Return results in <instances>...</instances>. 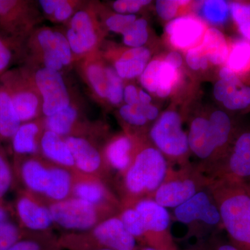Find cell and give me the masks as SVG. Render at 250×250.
Returning <instances> with one entry per match:
<instances>
[{
    "label": "cell",
    "mask_w": 250,
    "mask_h": 250,
    "mask_svg": "<svg viewBox=\"0 0 250 250\" xmlns=\"http://www.w3.org/2000/svg\"><path fill=\"white\" fill-rule=\"evenodd\" d=\"M238 133L231 116L223 110L192 118L188 133L189 148L207 177L226 156Z\"/></svg>",
    "instance_id": "obj_1"
},
{
    "label": "cell",
    "mask_w": 250,
    "mask_h": 250,
    "mask_svg": "<svg viewBox=\"0 0 250 250\" xmlns=\"http://www.w3.org/2000/svg\"><path fill=\"white\" fill-rule=\"evenodd\" d=\"M208 188L229 243L238 250H250V196L244 184L238 179L221 177L210 179Z\"/></svg>",
    "instance_id": "obj_2"
},
{
    "label": "cell",
    "mask_w": 250,
    "mask_h": 250,
    "mask_svg": "<svg viewBox=\"0 0 250 250\" xmlns=\"http://www.w3.org/2000/svg\"><path fill=\"white\" fill-rule=\"evenodd\" d=\"M169 166L147 136H139L129 167L121 174L125 191L121 207H129L141 199L151 198L165 178Z\"/></svg>",
    "instance_id": "obj_3"
},
{
    "label": "cell",
    "mask_w": 250,
    "mask_h": 250,
    "mask_svg": "<svg viewBox=\"0 0 250 250\" xmlns=\"http://www.w3.org/2000/svg\"><path fill=\"white\" fill-rule=\"evenodd\" d=\"M59 244L69 250H139L140 248L118 215L104 219L86 232L62 237Z\"/></svg>",
    "instance_id": "obj_4"
},
{
    "label": "cell",
    "mask_w": 250,
    "mask_h": 250,
    "mask_svg": "<svg viewBox=\"0 0 250 250\" xmlns=\"http://www.w3.org/2000/svg\"><path fill=\"white\" fill-rule=\"evenodd\" d=\"M173 217L187 226L185 239L194 238L202 241L223 230L218 206L208 187L174 208Z\"/></svg>",
    "instance_id": "obj_5"
},
{
    "label": "cell",
    "mask_w": 250,
    "mask_h": 250,
    "mask_svg": "<svg viewBox=\"0 0 250 250\" xmlns=\"http://www.w3.org/2000/svg\"><path fill=\"white\" fill-rule=\"evenodd\" d=\"M147 138L171 167L190 163L188 134L184 131L182 116L175 110L168 109L160 115L149 128Z\"/></svg>",
    "instance_id": "obj_6"
},
{
    "label": "cell",
    "mask_w": 250,
    "mask_h": 250,
    "mask_svg": "<svg viewBox=\"0 0 250 250\" xmlns=\"http://www.w3.org/2000/svg\"><path fill=\"white\" fill-rule=\"evenodd\" d=\"M210 179L198 166L189 163L174 168L169 166L162 183L151 199L165 208H176L208 187Z\"/></svg>",
    "instance_id": "obj_7"
},
{
    "label": "cell",
    "mask_w": 250,
    "mask_h": 250,
    "mask_svg": "<svg viewBox=\"0 0 250 250\" xmlns=\"http://www.w3.org/2000/svg\"><path fill=\"white\" fill-rule=\"evenodd\" d=\"M0 83L9 94L21 123L40 118L42 114V101L32 70L21 67L7 70L0 77Z\"/></svg>",
    "instance_id": "obj_8"
},
{
    "label": "cell",
    "mask_w": 250,
    "mask_h": 250,
    "mask_svg": "<svg viewBox=\"0 0 250 250\" xmlns=\"http://www.w3.org/2000/svg\"><path fill=\"white\" fill-rule=\"evenodd\" d=\"M104 29L99 21L93 4H87L77 11L66 23L64 31L75 61L85 58L98 50Z\"/></svg>",
    "instance_id": "obj_9"
},
{
    "label": "cell",
    "mask_w": 250,
    "mask_h": 250,
    "mask_svg": "<svg viewBox=\"0 0 250 250\" xmlns=\"http://www.w3.org/2000/svg\"><path fill=\"white\" fill-rule=\"evenodd\" d=\"M53 223L65 229L86 232L111 213L77 197H68L49 205Z\"/></svg>",
    "instance_id": "obj_10"
},
{
    "label": "cell",
    "mask_w": 250,
    "mask_h": 250,
    "mask_svg": "<svg viewBox=\"0 0 250 250\" xmlns=\"http://www.w3.org/2000/svg\"><path fill=\"white\" fill-rule=\"evenodd\" d=\"M129 207L139 212L144 225L145 236L141 247L178 250L170 231V215L165 207L151 198L141 199Z\"/></svg>",
    "instance_id": "obj_11"
},
{
    "label": "cell",
    "mask_w": 250,
    "mask_h": 250,
    "mask_svg": "<svg viewBox=\"0 0 250 250\" xmlns=\"http://www.w3.org/2000/svg\"><path fill=\"white\" fill-rule=\"evenodd\" d=\"M33 3L23 0H0V31L4 37L17 45L18 41L29 37L39 14Z\"/></svg>",
    "instance_id": "obj_12"
},
{
    "label": "cell",
    "mask_w": 250,
    "mask_h": 250,
    "mask_svg": "<svg viewBox=\"0 0 250 250\" xmlns=\"http://www.w3.org/2000/svg\"><path fill=\"white\" fill-rule=\"evenodd\" d=\"M33 76L42 98L44 116H52L71 104V96L62 72L40 67L33 72Z\"/></svg>",
    "instance_id": "obj_13"
},
{
    "label": "cell",
    "mask_w": 250,
    "mask_h": 250,
    "mask_svg": "<svg viewBox=\"0 0 250 250\" xmlns=\"http://www.w3.org/2000/svg\"><path fill=\"white\" fill-rule=\"evenodd\" d=\"M221 177L250 182V130L238 131L226 156L208 177Z\"/></svg>",
    "instance_id": "obj_14"
},
{
    "label": "cell",
    "mask_w": 250,
    "mask_h": 250,
    "mask_svg": "<svg viewBox=\"0 0 250 250\" xmlns=\"http://www.w3.org/2000/svg\"><path fill=\"white\" fill-rule=\"evenodd\" d=\"M145 90L160 98H167L180 81V72L164 59H152L139 77Z\"/></svg>",
    "instance_id": "obj_15"
},
{
    "label": "cell",
    "mask_w": 250,
    "mask_h": 250,
    "mask_svg": "<svg viewBox=\"0 0 250 250\" xmlns=\"http://www.w3.org/2000/svg\"><path fill=\"white\" fill-rule=\"evenodd\" d=\"M207 27L195 15H183L167 22L166 34L176 51H187L201 43Z\"/></svg>",
    "instance_id": "obj_16"
},
{
    "label": "cell",
    "mask_w": 250,
    "mask_h": 250,
    "mask_svg": "<svg viewBox=\"0 0 250 250\" xmlns=\"http://www.w3.org/2000/svg\"><path fill=\"white\" fill-rule=\"evenodd\" d=\"M101 52L105 60L113 62V68L123 80H130L142 75L151 61V51L146 47L110 48Z\"/></svg>",
    "instance_id": "obj_17"
},
{
    "label": "cell",
    "mask_w": 250,
    "mask_h": 250,
    "mask_svg": "<svg viewBox=\"0 0 250 250\" xmlns=\"http://www.w3.org/2000/svg\"><path fill=\"white\" fill-rule=\"evenodd\" d=\"M27 49L31 60L39 62L42 56L50 53L59 54L61 59L70 52L65 32L55 28L41 27L34 29L27 38Z\"/></svg>",
    "instance_id": "obj_18"
},
{
    "label": "cell",
    "mask_w": 250,
    "mask_h": 250,
    "mask_svg": "<svg viewBox=\"0 0 250 250\" xmlns=\"http://www.w3.org/2000/svg\"><path fill=\"white\" fill-rule=\"evenodd\" d=\"M63 138L70 148L77 170L88 175H96L110 170L103 154L88 140L74 135Z\"/></svg>",
    "instance_id": "obj_19"
},
{
    "label": "cell",
    "mask_w": 250,
    "mask_h": 250,
    "mask_svg": "<svg viewBox=\"0 0 250 250\" xmlns=\"http://www.w3.org/2000/svg\"><path fill=\"white\" fill-rule=\"evenodd\" d=\"M72 193L73 197L103 208L112 215H118L121 211V204L100 178L77 180L73 184Z\"/></svg>",
    "instance_id": "obj_20"
},
{
    "label": "cell",
    "mask_w": 250,
    "mask_h": 250,
    "mask_svg": "<svg viewBox=\"0 0 250 250\" xmlns=\"http://www.w3.org/2000/svg\"><path fill=\"white\" fill-rule=\"evenodd\" d=\"M16 212L21 225L30 231H46L54 223L49 207L39 203L28 192L18 197Z\"/></svg>",
    "instance_id": "obj_21"
},
{
    "label": "cell",
    "mask_w": 250,
    "mask_h": 250,
    "mask_svg": "<svg viewBox=\"0 0 250 250\" xmlns=\"http://www.w3.org/2000/svg\"><path fill=\"white\" fill-rule=\"evenodd\" d=\"M213 96L227 111L241 112L250 109V85L238 77L219 79L213 86Z\"/></svg>",
    "instance_id": "obj_22"
},
{
    "label": "cell",
    "mask_w": 250,
    "mask_h": 250,
    "mask_svg": "<svg viewBox=\"0 0 250 250\" xmlns=\"http://www.w3.org/2000/svg\"><path fill=\"white\" fill-rule=\"evenodd\" d=\"M106 66L100 49L82 59L80 65L81 73L94 97L103 103H106L107 95Z\"/></svg>",
    "instance_id": "obj_23"
},
{
    "label": "cell",
    "mask_w": 250,
    "mask_h": 250,
    "mask_svg": "<svg viewBox=\"0 0 250 250\" xmlns=\"http://www.w3.org/2000/svg\"><path fill=\"white\" fill-rule=\"evenodd\" d=\"M139 136H134L125 132L110 140L103 152L104 157L110 169L116 170L120 174L127 169Z\"/></svg>",
    "instance_id": "obj_24"
},
{
    "label": "cell",
    "mask_w": 250,
    "mask_h": 250,
    "mask_svg": "<svg viewBox=\"0 0 250 250\" xmlns=\"http://www.w3.org/2000/svg\"><path fill=\"white\" fill-rule=\"evenodd\" d=\"M45 131L44 119L23 123L11 139L12 147L16 156L34 155L40 149L41 138Z\"/></svg>",
    "instance_id": "obj_25"
},
{
    "label": "cell",
    "mask_w": 250,
    "mask_h": 250,
    "mask_svg": "<svg viewBox=\"0 0 250 250\" xmlns=\"http://www.w3.org/2000/svg\"><path fill=\"white\" fill-rule=\"evenodd\" d=\"M18 173L22 183L32 193L44 195L50 179V167H47L35 158L20 161Z\"/></svg>",
    "instance_id": "obj_26"
},
{
    "label": "cell",
    "mask_w": 250,
    "mask_h": 250,
    "mask_svg": "<svg viewBox=\"0 0 250 250\" xmlns=\"http://www.w3.org/2000/svg\"><path fill=\"white\" fill-rule=\"evenodd\" d=\"M225 67L240 80L250 85V42L239 38L231 39Z\"/></svg>",
    "instance_id": "obj_27"
},
{
    "label": "cell",
    "mask_w": 250,
    "mask_h": 250,
    "mask_svg": "<svg viewBox=\"0 0 250 250\" xmlns=\"http://www.w3.org/2000/svg\"><path fill=\"white\" fill-rule=\"evenodd\" d=\"M40 150L49 161L66 168H75L70 148L62 136L45 130L41 138Z\"/></svg>",
    "instance_id": "obj_28"
},
{
    "label": "cell",
    "mask_w": 250,
    "mask_h": 250,
    "mask_svg": "<svg viewBox=\"0 0 250 250\" xmlns=\"http://www.w3.org/2000/svg\"><path fill=\"white\" fill-rule=\"evenodd\" d=\"M210 65L222 67L225 65L229 52L231 39L217 27L207 28L201 42Z\"/></svg>",
    "instance_id": "obj_29"
},
{
    "label": "cell",
    "mask_w": 250,
    "mask_h": 250,
    "mask_svg": "<svg viewBox=\"0 0 250 250\" xmlns=\"http://www.w3.org/2000/svg\"><path fill=\"white\" fill-rule=\"evenodd\" d=\"M80 119V111L77 105L72 103L67 107L54 113L52 116L45 117L44 125L45 130L66 137L72 136Z\"/></svg>",
    "instance_id": "obj_30"
},
{
    "label": "cell",
    "mask_w": 250,
    "mask_h": 250,
    "mask_svg": "<svg viewBox=\"0 0 250 250\" xmlns=\"http://www.w3.org/2000/svg\"><path fill=\"white\" fill-rule=\"evenodd\" d=\"M38 4L49 21L66 24L74 14L84 6L85 3L71 0H40Z\"/></svg>",
    "instance_id": "obj_31"
},
{
    "label": "cell",
    "mask_w": 250,
    "mask_h": 250,
    "mask_svg": "<svg viewBox=\"0 0 250 250\" xmlns=\"http://www.w3.org/2000/svg\"><path fill=\"white\" fill-rule=\"evenodd\" d=\"M21 124L9 94L0 83V141L11 140Z\"/></svg>",
    "instance_id": "obj_32"
},
{
    "label": "cell",
    "mask_w": 250,
    "mask_h": 250,
    "mask_svg": "<svg viewBox=\"0 0 250 250\" xmlns=\"http://www.w3.org/2000/svg\"><path fill=\"white\" fill-rule=\"evenodd\" d=\"M73 179L68 170L60 166L50 167V179L44 195L53 202L68 198L73 187Z\"/></svg>",
    "instance_id": "obj_33"
},
{
    "label": "cell",
    "mask_w": 250,
    "mask_h": 250,
    "mask_svg": "<svg viewBox=\"0 0 250 250\" xmlns=\"http://www.w3.org/2000/svg\"><path fill=\"white\" fill-rule=\"evenodd\" d=\"M200 19L213 27L224 25L230 17L229 1L206 0L200 1L198 7Z\"/></svg>",
    "instance_id": "obj_34"
},
{
    "label": "cell",
    "mask_w": 250,
    "mask_h": 250,
    "mask_svg": "<svg viewBox=\"0 0 250 250\" xmlns=\"http://www.w3.org/2000/svg\"><path fill=\"white\" fill-rule=\"evenodd\" d=\"M93 4L103 28L116 34L122 35L138 18L136 15L121 14L114 11L110 13L105 11L101 4L95 2Z\"/></svg>",
    "instance_id": "obj_35"
},
{
    "label": "cell",
    "mask_w": 250,
    "mask_h": 250,
    "mask_svg": "<svg viewBox=\"0 0 250 250\" xmlns=\"http://www.w3.org/2000/svg\"><path fill=\"white\" fill-rule=\"evenodd\" d=\"M230 17L243 39L250 42V1H229Z\"/></svg>",
    "instance_id": "obj_36"
},
{
    "label": "cell",
    "mask_w": 250,
    "mask_h": 250,
    "mask_svg": "<svg viewBox=\"0 0 250 250\" xmlns=\"http://www.w3.org/2000/svg\"><path fill=\"white\" fill-rule=\"evenodd\" d=\"M122 36L123 43L126 47H145L149 39L147 21L145 18H137Z\"/></svg>",
    "instance_id": "obj_37"
},
{
    "label": "cell",
    "mask_w": 250,
    "mask_h": 250,
    "mask_svg": "<svg viewBox=\"0 0 250 250\" xmlns=\"http://www.w3.org/2000/svg\"><path fill=\"white\" fill-rule=\"evenodd\" d=\"M118 215L124 224L125 228L134 237L139 246H142L145 229L142 218L139 212L132 207H122Z\"/></svg>",
    "instance_id": "obj_38"
},
{
    "label": "cell",
    "mask_w": 250,
    "mask_h": 250,
    "mask_svg": "<svg viewBox=\"0 0 250 250\" xmlns=\"http://www.w3.org/2000/svg\"><path fill=\"white\" fill-rule=\"evenodd\" d=\"M106 77H107V95L106 103L113 106H119L123 102L124 80H122L111 65L106 64Z\"/></svg>",
    "instance_id": "obj_39"
},
{
    "label": "cell",
    "mask_w": 250,
    "mask_h": 250,
    "mask_svg": "<svg viewBox=\"0 0 250 250\" xmlns=\"http://www.w3.org/2000/svg\"><path fill=\"white\" fill-rule=\"evenodd\" d=\"M26 238L21 229L9 220L0 222V250H9L15 243Z\"/></svg>",
    "instance_id": "obj_40"
},
{
    "label": "cell",
    "mask_w": 250,
    "mask_h": 250,
    "mask_svg": "<svg viewBox=\"0 0 250 250\" xmlns=\"http://www.w3.org/2000/svg\"><path fill=\"white\" fill-rule=\"evenodd\" d=\"M189 1H177V0H158L156 1V14L161 19L170 21L178 17L179 9L190 4Z\"/></svg>",
    "instance_id": "obj_41"
},
{
    "label": "cell",
    "mask_w": 250,
    "mask_h": 250,
    "mask_svg": "<svg viewBox=\"0 0 250 250\" xmlns=\"http://www.w3.org/2000/svg\"><path fill=\"white\" fill-rule=\"evenodd\" d=\"M185 61L189 68L196 72L207 70L210 64L201 44L188 49Z\"/></svg>",
    "instance_id": "obj_42"
},
{
    "label": "cell",
    "mask_w": 250,
    "mask_h": 250,
    "mask_svg": "<svg viewBox=\"0 0 250 250\" xmlns=\"http://www.w3.org/2000/svg\"><path fill=\"white\" fill-rule=\"evenodd\" d=\"M61 248L58 242L26 237L15 243L9 250H59Z\"/></svg>",
    "instance_id": "obj_43"
},
{
    "label": "cell",
    "mask_w": 250,
    "mask_h": 250,
    "mask_svg": "<svg viewBox=\"0 0 250 250\" xmlns=\"http://www.w3.org/2000/svg\"><path fill=\"white\" fill-rule=\"evenodd\" d=\"M14 180L12 168L5 154L4 149L0 146V201L9 191Z\"/></svg>",
    "instance_id": "obj_44"
},
{
    "label": "cell",
    "mask_w": 250,
    "mask_h": 250,
    "mask_svg": "<svg viewBox=\"0 0 250 250\" xmlns=\"http://www.w3.org/2000/svg\"><path fill=\"white\" fill-rule=\"evenodd\" d=\"M149 0H116L111 2V9L118 14L135 15L151 4Z\"/></svg>",
    "instance_id": "obj_45"
},
{
    "label": "cell",
    "mask_w": 250,
    "mask_h": 250,
    "mask_svg": "<svg viewBox=\"0 0 250 250\" xmlns=\"http://www.w3.org/2000/svg\"><path fill=\"white\" fill-rule=\"evenodd\" d=\"M217 237L216 235L204 241L197 242L195 246L186 250H240L230 243L220 241Z\"/></svg>",
    "instance_id": "obj_46"
},
{
    "label": "cell",
    "mask_w": 250,
    "mask_h": 250,
    "mask_svg": "<svg viewBox=\"0 0 250 250\" xmlns=\"http://www.w3.org/2000/svg\"><path fill=\"white\" fill-rule=\"evenodd\" d=\"M16 45V44H15ZM14 43L4 36H0V77L7 71V68L12 62V47Z\"/></svg>",
    "instance_id": "obj_47"
},
{
    "label": "cell",
    "mask_w": 250,
    "mask_h": 250,
    "mask_svg": "<svg viewBox=\"0 0 250 250\" xmlns=\"http://www.w3.org/2000/svg\"><path fill=\"white\" fill-rule=\"evenodd\" d=\"M133 106H134L136 111L139 112L140 114L144 116L149 123H152V125L160 116L159 109L155 106L152 104L139 103Z\"/></svg>",
    "instance_id": "obj_48"
},
{
    "label": "cell",
    "mask_w": 250,
    "mask_h": 250,
    "mask_svg": "<svg viewBox=\"0 0 250 250\" xmlns=\"http://www.w3.org/2000/svg\"><path fill=\"white\" fill-rule=\"evenodd\" d=\"M139 88L133 83H129L125 85L123 93V102L125 104L134 106L139 103Z\"/></svg>",
    "instance_id": "obj_49"
},
{
    "label": "cell",
    "mask_w": 250,
    "mask_h": 250,
    "mask_svg": "<svg viewBox=\"0 0 250 250\" xmlns=\"http://www.w3.org/2000/svg\"><path fill=\"white\" fill-rule=\"evenodd\" d=\"M164 60L168 62L175 68L180 70L181 67L184 63V59L182 54L178 51H172L164 57Z\"/></svg>",
    "instance_id": "obj_50"
},
{
    "label": "cell",
    "mask_w": 250,
    "mask_h": 250,
    "mask_svg": "<svg viewBox=\"0 0 250 250\" xmlns=\"http://www.w3.org/2000/svg\"><path fill=\"white\" fill-rule=\"evenodd\" d=\"M139 103L143 104H151L152 102V97L147 93L146 90L139 88Z\"/></svg>",
    "instance_id": "obj_51"
},
{
    "label": "cell",
    "mask_w": 250,
    "mask_h": 250,
    "mask_svg": "<svg viewBox=\"0 0 250 250\" xmlns=\"http://www.w3.org/2000/svg\"><path fill=\"white\" fill-rule=\"evenodd\" d=\"M9 220L7 208L4 205V201H0V222Z\"/></svg>",
    "instance_id": "obj_52"
},
{
    "label": "cell",
    "mask_w": 250,
    "mask_h": 250,
    "mask_svg": "<svg viewBox=\"0 0 250 250\" xmlns=\"http://www.w3.org/2000/svg\"><path fill=\"white\" fill-rule=\"evenodd\" d=\"M243 184H244L245 188H246L247 191H248L250 196V182H248V183H243Z\"/></svg>",
    "instance_id": "obj_53"
},
{
    "label": "cell",
    "mask_w": 250,
    "mask_h": 250,
    "mask_svg": "<svg viewBox=\"0 0 250 250\" xmlns=\"http://www.w3.org/2000/svg\"><path fill=\"white\" fill-rule=\"evenodd\" d=\"M139 250H156L153 249V248H148V247H141L140 246Z\"/></svg>",
    "instance_id": "obj_54"
},
{
    "label": "cell",
    "mask_w": 250,
    "mask_h": 250,
    "mask_svg": "<svg viewBox=\"0 0 250 250\" xmlns=\"http://www.w3.org/2000/svg\"></svg>",
    "instance_id": "obj_55"
}]
</instances>
